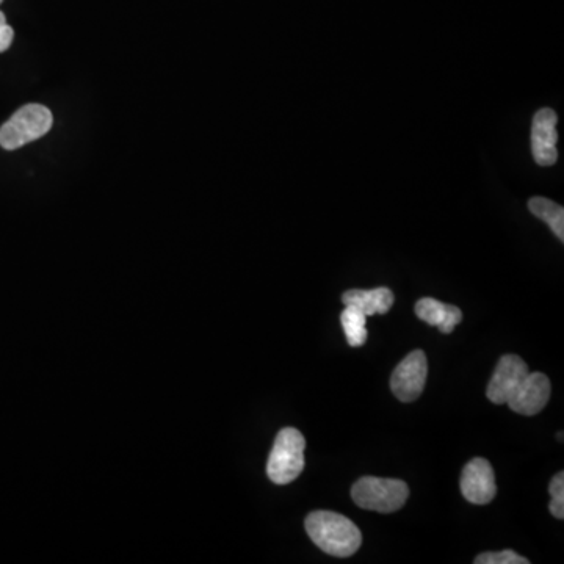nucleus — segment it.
<instances>
[{"label": "nucleus", "instance_id": "13", "mask_svg": "<svg viewBox=\"0 0 564 564\" xmlns=\"http://www.w3.org/2000/svg\"><path fill=\"white\" fill-rule=\"evenodd\" d=\"M340 323L344 328L350 347H362L366 344L367 336V315L359 311L355 306H345L344 312L340 314Z\"/></svg>", "mask_w": 564, "mask_h": 564}, {"label": "nucleus", "instance_id": "11", "mask_svg": "<svg viewBox=\"0 0 564 564\" xmlns=\"http://www.w3.org/2000/svg\"><path fill=\"white\" fill-rule=\"evenodd\" d=\"M345 306H355L364 312L367 317L375 314H387L394 306V293L387 287H378L373 290H348L342 295Z\"/></svg>", "mask_w": 564, "mask_h": 564}, {"label": "nucleus", "instance_id": "15", "mask_svg": "<svg viewBox=\"0 0 564 564\" xmlns=\"http://www.w3.org/2000/svg\"><path fill=\"white\" fill-rule=\"evenodd\" d=\"M475 564H528L530 561L521 555L516 554L514 550H502V552H486V554L478 555L474 561Z\"/></svg>", "mask_w": 564, "mask_h": 564}, {"label": "nucleus", "instance_id": "8", "mask_svg": "<svg viewBox=\"0 0 564 564\" xmlns=\"http://www.w3.org/2000/svg\"><path fill=\"white\" fill-rule=\"evenodd\" d=\"M528 373L530 370L524 359L516 355L502 356L488 384L486 395L489 400L496 405H505Z\"/></svg>", "mask_w": 564, "mask_h": 564}, {"label": "nucleus", "instance_id": "16", "mask_svg": "<svg viewBox=\"0 0 564 564\" xmlns=\"http://www.w3.org/2000/svg\"><path fill=\"white\" fill-rule=\"evenodd\" d=\"M13 38H15V32L8 26L7 18L0 11V54L10 49Z\"/></svg>", "mask_w": 564, "mask_h": 564}, {"label": "nucleus", "instance_id": "18", "mask_svg": "<svg viewBox=\"0 0 564 564\" xmlns=\"http://www.w3.org/2000/svg\"><path fill=\"white\" fill-rule=\"evenodd\" d=\"M2 2H4V0H0V4H2Z\"/></svg>", "mask_w": 564, "mask_h": 564}, {"label": "nucleus", "instance_id": "9", "mask_svg": "<svg viewBox=\"0 0 564 564\" xmlns=\"http://www.w3.org/2000/svg\"><path fill=\"white\" fill-rule=\"evenodd\" d=\"M557 113L541 109L533 118L532 152L539 167H552L558 160Z\"/></svg>", "mask_w": 564, "mask_h": 564}, {"label": "nucleus", "instance_id": "3", "mask_svg": "<svg viewBox=\"0 0 564 564\" xmlns=\"http://www.w3.org/2000/svg\"><path fill=\"white\" fill-rule=\"evenodd\" d=\"M54 124L51 110L41 104H27L0 127V146L15 151L46 135Z\"/></svg>", "mask_w": 564, "mask_h": 564}, {"label": "nucleus", "instance_id": "5", "mask_svg": "<svg viewBox=\"0 0 564 564\" xmlns=\"http://www.w3.org/2000/svg\"><path fill=\"white\" fill-rule=\"evenodd\" d=\"M428 361L422 350L409 353L392 373L391 389L403 403H411L422 395L427 383Z\"/></svg>", "mask_w": 564, "mask_h": 564}, {"label": "nucleus", "instance_id": "10", "mask_svg": "<svg viewBox=\"0 0 564 564\" xmlns=\"http://www.w3.org/2000/svg\"><path fill=\"white\" fill-rule=\"evenodd\" d=\"M416 315L428 325L438 326L444 334L452 333L463 320V312L452 304L441 303L434 298H422L417 301Z\"/></svg>", "mask_w": 564, "mask_h": 564}, {"label": "nucleus", "instance_id": "2", "mask_svg": "<svg viewBox=\"0 0 564 564\" xmlns=\"http://www.w3.org/2000/svg\"><path fill=\"white\" fill-rule=\"evenodd\" d=\"M306 439L297 428H284L276 436L268 456L267 475L275 485H289L304 470Z\"/></svg>", "mask_w": 564, "mask_h": 564}, {"label": "nucleus", "instance_id": "17", "mask_svg": "<svg viewBox=\"0 0 564 564\" xmlns=\"http://www.w3.org/2000/svg\"><path fill=\"white\" fill-rule=\"evenodd\" d=\"M557 438L560 439V441H563V433H561V431L560 434H558Z\"/></svg>", "mask_w": 564, "mask_h": 564}, {"label": "nucleus", "instance_id": "12", "mask_svg": "<svg viewBox=\"0 0 564 564\" xmlns=\"http://www.w3.org/2000/svg\"><path fill=\"white\" fill-rule=\"evenodd\" d=\"M528 209L532 212L535 217L539 220L546 221L550 229L554 231L558 239L563 242L564 240V209L558 206L554 201H550L547 198H541V196H536V198L530 199L528 201Z\"/></svg>", "mask_w": 564, "mask_h": 564}, {"label": "nucleus", "instance_id": "1", "mask_svg": "<svg viewBox=\"0 0 564 564\" xmlns=\"http://www.w3.org/2000/svg\"><path fill=\"white\" fill-rule=\"evenodd\" d=\"M304 527L312 543L333 557H351L362 544L355 522L334 511H314L306 517Z\"/></svg>", "mask_w": 564, "mask_h": 564}, {"label": "nucleus", "instance_id": "14", "mask_svg": "<svg viewBox=\"0 0 564 564\" xmlns=\"http://www.w3.org/2000/svg\"><path fill=\"white\" fill-rule=\"evenodd\" d=\"M550 500L549 510L552 516L557 517V519H563L564 517V474L555 475L550 481L549 486Z\"/></svg>", "mask_w": 564, "mask_h": 564}, {"label": "nucleus", "instance_id": "6", "mask_svg": "<svg viewBox=\"0 0 564 564\" xmlns=\"http://www.w3.org/2000/svg\"><path fill=\"white\" fill-rule=\"evenodd\" d=\"M461 492L467 502L488 505L497 494L496 474L485 458L469 461L461 474Z\"/></svg>", "mask_w": 564, "mask_h": 564}, {"label": "nucleus", "instance_id": "7", "mask_svg": "<svg viewBox=\"0 0 564 564\" xmlns=\"http://www.w3.org/2000/svg\"><path fill=\"white\" fill-rule=\"evenodd\" d=\"M550 391V380L544 373L530 372L508 398L507 405L511 411L521 416H535L546 408Z\"/></svg>", "mask_w": 564, "mask_h": 564}, {"label": "nucleus", "instance_id": "4", "mask_svg": "<svg viewBox=\"0 0 564 564\" xmlns=\"http://www.w3.org/2000/svg\"><path fill=\"white\" fill-rule=\"evenodd\" d=\"M409 488L405 481L362 477L351 488V499L362 510L394 513L405 505Z\"/></svg>", "mask_w": 564, "mask_h": 564}]
</instances>
